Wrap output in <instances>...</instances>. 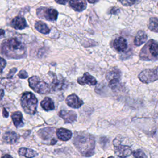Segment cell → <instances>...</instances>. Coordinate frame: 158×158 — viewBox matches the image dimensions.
<instances>
[{
	"label": "cell",
	"mask_w": 158,
	"mask_h": 158,
	"mask_svg": "<svg viewBox=\"0 0 158 158\" xmlns=\"http://www.w3.org/2000/svg\"><path fill=\"white\" fill-rule=\"evenodd\" d=\"M1 52L9 58L20 59L25 56L26 48L24 44L17 39L10 38L2 43Z\"/></svg>",
	"instance_id": "1"
},
{
	"label": "cell",
	"mask_w": 158,
	"mask_h": 158,
	"mask_svg": "<svg viewBox=\"0 0 158 158\" xmlns=\"http://www.w3.org/2000/svg\"><path fill=\"white\" fill-rule=\"evenodd\" d=\"M74 143L75 146L83 156H91L93 154L94 141L93 138L80 136L75 138Z\"/></svg>",
	"instance_id": "2"
},
{
	"label": "cell",
	"mask_w": 158,
	"mask_h": 158,
	"mask_svg": "<svg viewBox=\"0 0 158 158\" xmlns=\"http://www.w3.org/2000/svg\"><path fill=\"white\" fill-rule=\"evenodd\" d=\"M139 58L143 60H158V43L154 40H149L139 52Z\"/></svg>",
	"instance_id": "3"
},
{
	"label": "cell",
	"mask_w": 158,
	"mask_h": 158,
	"mask_svg": "<svg viewBox=\"0 0 158 158\" xmlns=\"http://www.w3.org/2000/svg\"><path fill=\"white\" fill-rule=\"evenodd\" d=\"M21 105L24 111L29 114H34L36 112L38 100L31 92L23 93L21 99Z\"/></svg>",
	"instance_id": "4"
},
{
	"label": "cell",
	"mask_w": 158,
	"mask_h": 158,
	"mask_svg": "<svg viewBox=\"0 0 158 158\" xmlns=\"http://www.w3.org/2000/svg\"><path fill=\"white\" fill-rule=\"evenodd\" d=\"M29 86L35 92L40 94H46L50 91L49 86L45 82L41 81L39 77L33 76L28 79Z\"/></svg>",
	"instance_id": "5"
},
{
	"label": "cell",
	"mask_w": 158,
	"mask_h": 158,
	"mask_svg": "<svg viewBox=\"0 0 158 158\" xmlns=\"http://www.w3.org/2000/svg\"><path fill=\"white\" fill-rule=\"evenodd\" d=\"M139 80L144 83H149L158 80V66L154 69L143 70L138 75Z\"/></svg>",
	"instance_id": "6"
},
{
	"label": "cell",
	"mask_w": 158,
	"mask_h": 158,
	"mask_svg": "<svg viewBox=\"0 0 158 158\" xmlns=\"http://www.w3.org/2000/svg\"><path fill=\"white\" fill-rule=\"evenodd\" d=\"M36 14L40 18L49 21H55L58 16V12L52 8L40 7L36 10Z\"/></svg>",
	"instance_id": "7"
},
{
	"label": "cell",
	"mask_w": 158,
	"mask_h": 158,
	"mask_svg": "<svg viewBox=\"0 0 158 158\" xmlns=\"http://www.w3.org/2000/svg\"><path fill=\"white\" fill-rule=\"evenodd\" d=\"M115 146V152L116 155L120 157H126L129 156L131 153L130 147L125 145H121L120 143H114Z\"/></svg>",
	"instance_id": "8"
},
{
	"label": "cell",
	"mask_w": 158,
	"mask_h": 158,
	"mask_svg": "<svg viewBox=\"0 0 158 158\" xmlns=\"http://www.w3.org/2000/svg\"><path fill=\"white\" fill-rule=\"evenodd\" d=\"M65 102L69 106L72 108H79L83 104V101L75 94H72L68 96L65 99Z\"/></svg>",
	"instance_id": "9"
},
{
	"label": "cell",
	"mask_w": 158,
	"mask_h": 158,
	"mask_svg": "<svg viewBox=\"0 0 158 158\" xmlns=\"http://www.w3.org/2000/svg\"><path fill=\"white\" fill-rule=\"evenodd\" d=\"M59 115L64 119L65 123H72L77 119V114L73 110H62L59 112Z\"/></svg>",
	"instance_id": "10"
},
{
	"label": "cell",
	"mask_w": 158,
	"mask_h": 158,
	"mask_svg": "<svg viewBox=\"0 0 158 158\" xmlns=\"http://www.w3.org/2000/svg\"><path fill=\"white\" fill-rule=\"evenodd\" d=\"M114 48L118 52H123L127 48V41L123 37H118L113 42Z\"/></svg>",
	"instance_id": "11"
},
{
	"label": "cell",
	"mask_w": 158,
	"mask_h": 158,
	"mask_svg": "<svg viewBox=\"0 0 158 158\" xmlns=\"http://www.w3.org/2000/svg\"><path fill=\"white\" fill-rule=\"evenodd\" d=\"M77 82L81 85H84L86 84L89 85H94L96 84L97 81L94 77L91 75L89 73L86 72L83 74V77L78 78Z\"/></svg>",
	"instance_id": "12"
},
{
	"label": "cell",
	"mask_w": 158,
	"mask_h": 158,
	"mask_svg": "<svg viewBox=\"0 0 158 158\" xmlns=\"http://www.w3.org/2000/svg\"><path fill=\"white\" fill-rule=\"evenodd\" d=\"M10 25L15 29L22 30L27 27V23L23 17L17 16L14 17L12 20L10 22Z\"/></svg>",
	"instance_id": "13"
},
{
	"label": "cell",
	"mask_w": 158,
	"mask_h": 158,
	"mask_svg": "<svg viewBox=\"0 0 158 158\" xmlns=\"http://www.w3.org/2000/svg\"><path fill=\"white\" fill-rule=\"evenodd\" d=\"M69 4L73 10L78 12L83 11L86 7V0H69Z\"/></svg>",
	"instance_id": "14"
},
{
	"label": "cell",
	"mask_w": 158,
	"mask_h": 158,
	"mask_svg": "<svg viewBox=\"0 0 158 158\" xmlns=\"http://www.w3.org/2000/svg\"><path fill=\"white\" fill-rule=\"evenodd\" d=\"M19 136L14 131H7L3 135L4 141L9 144H14L19 139Z\"/></svg>",
	"instance_id": "15"
},
{
	"label": "cell",
	"mask_w": 158,
	"mask_h": 158,
	"mask_svg": "<svg viewBox=\"0 0 158 158\" xmlns=\"http://www.w3.org/2000/svg\"><path fill=\"white\" fill-rule=\"evenodd\" d=\"M57 138L62 141H68L72 137L71 131L65 129V128H59L57 130Z\"/></svg>",
	"instance_id": "16"
},
{
	"label": "cell",
	"mask_w": 158,
	"mask_h": 158,
	"mask_svg": "<svg viewBox=\"0 0 158 158\" xmlns=\"http://www.w3.org/2000/svg\"><path fill=\"white\" fill-rule=\"evenodd\" d=\"M12 120L13 121L14 125L17 127L19 128L21 127L23 125V116L22 113L20 111H17L14 112L12 114Z\"/></svg>",
	"instance_id": "17"
},
{
	"label": "cell",
	"mask_w": 158,
	"mask_h": 158,
	"mask_svg": "<svg viewBox=\"0 0 158 158\" xmlns=\"http://www.w3.org/2000/svg\"><path fill=\"white\" fill-rule=\"evenodd\" d=\"M147 38L148 36L146 33L144 31L139 30L135 37L134 44L136 46H141L147 40Z\"/></svg>",
	"instance_id": "18"
},
{
	"label": "cell",
	"mask_w": 158,
	"mask_h": 158,
	"mask_svg": "<svg viewBox=\"0 0 158 158\" xmlns=\"http://www.w3.org/2000/svg\"><path fill=\"white\" fill-rule=\"evenodd\" d=\"M51 86L54 89H62L67 86L66 82L64 80H59L54 76V78L52 80Z\"/></svg>",
	"instance_id": "19"
},
{
	"label": "cell",
	"mask_w": 158,
	"mask_h": 158,
	"mask_svg": "<svg viewBox=\"0 0 158 158\" xmlns=\"http://www.w3.org/2000/svg\"><path fill=\"white\" fill-rule=\"evenodd\" d=\"M41 107L45 110H51L54 109V104L52 99L48 97L45 98L41 102Z\"/></svg>",
	"instance_id": "20"
},
{
	"label": "cell",
	"mask_w": 158,
	"mask_h": 158,
	"mask_svg": "<svg viewBox=\"0 0 158 158\" xmlns=\"http://www.w3.org/2000/svg\"><path fill=\"white\" fill-rule=\"evenodd\" d=\"M35 28L40 33L43 34H48L49 33L50 30L46 23L41 21H38L35 25Z\"/></svg>",
	"instance_id": "21"
},
{
	"label": "cell",
	"mask_w": 158,
	"mask_h": 158,
	"mask_svg": "<svg viewBox=\"0 0 158 158\" xmlns=\"http://www.w3.org/2000/svg\"><path fill=\"white\" fill-rule=\"evenodd\" d=\"M19 153L20 156L27 157H33L37 155V152L33 149L22 148L19 149Z\"/></svg>",
	"instance_id": "22"
},
{
	"label": "cell",
	"mask_w": 158,
	"mask_h": 158,
	"mask_svg": "<svg viewBox=\"0 0 158 158\" xmlns=\"http://www.w3.org/2000/svg\"><path fill=\"white\" fill-rule=\"evenodd\" d=\"M120 74L121 73L118 69H113L106 74V78L108 81L114 79H120Z\"/></svg>",
	"instance_id": "23"
},
{
	"label": "cell",
	"mask_w": 158,
	"mask_h": 158,
	"mask_svg": "<svg viewBox=\"0 0 158 158\" xmlns=\"http://www.w3.org/2000/svg\"><path fill=\"white\" fill-rule=\"evenodd\" d=\"M148 28L154 32H158V19L156 17H152L149 19Z\"/></svg>",
	"instance_id": "24"
},
{
	"label": "cell",
	"mask_w": 158,
	"mask_h": 158,
	"mask_svg": "<svg viewBox=\"0 0 158 158\" xmlns=\"http://www.w3.org/2000/svg\"><path fill=\"white\" fill-rule=\"evenodd\" d=\"M132 154L135 157H147V156L141 149H136L132 152Z\"/></svg>",
	"instance_id": "25"
},
{
	"label": "cell",
	"mask_w": 158,
	"mask_h": 158,
	"mask_svg": "<svg viewBox=\"0 0 158 158\" xmlns=\"http://www.w3.org/2000/svg\"><path fill=\"white\" fill-rule=\"evenodd\" d=\"M120 2L125 6H130L136 2L138 0H118Z\"/></svg>",
	"instance_id": "26"
},
{
	"label": "cell",
	"mask_w": 158,
	"mask_h": 158,
	"mask_svg": "<svg viewBox=\"0 0 158 158\" xmlns=\"http://www.w3.org/2000/svg\"><path fill=\"white\" fill-rule=\"evenodd\" d=\"M6 65V60L1 57H0V73L2 72L3 69Z\"/></svg>",
	"instance_id": "27"
},
{
	"label": "cell",
	"mask_w": 158,
	"mask_h": 158,
	"mask_svg": "<svg viewBox=\"0 0 158 158\" xmlns=\"http://www.w3.org/2000/svg\"><path fill=\"white\" fill-rule=\"evenodd\" d=\"M18 76H19V78L24 79V78H27V77H28V74H27V73L26 72V71H25V70H20V71L19 72V73H18Z\"/></svg>",
	"instance_id": "28"
},
{
	"label": "cell",
	"mask_w": 158,
	"mask_h": 158,
	"mask_svg": "<svg viewBox=\"0 0 158 158\" xmlns=\"http://www.w3.org/2000/svg\"><path fill=\"white\" fill-rule=\"evenodd\" d=\"M16 71H17V69H16V68H13V69H10V72H9L8 75H7V77H8V78H11V77H12L13 75H14V73L16 72Z\"/></svg>",
	"instance_id": "29"
},
{
	"label": "cell",
	"mask_w": 158,
	"mask_h": 158,
	"mask_svg": "<svg viewBox=\"0 0 158 158\" xmlns=\"http://www.w3.org/2000/svg\"><path fill=\"white\" fill-rule=\"evenodd\" d=\"M69 0H55V1L56 2H57L58 4H65L67 2H68Z\"/></svg>",
	"instance_id": "30"
},
{
	"label": "cell",
	"mask_w": 158,
	"mask_h": 158,
	"mask_svg": "<svg viewBox=\"0 0 158 158\" xmlns=\"http://www.w3.org/2000/svg\"><path fill=\"white\" fill-rule=\"evenodd\" d=\"M2 114H3L4 117H8V116H9L8 112L5 109V108H4L3 110H2Z\"/></svg>",
	"instance_id": "31"
},
{
	"label": "cell",
	"mask_w": 158,
	"mask_h": 158,
	"mask_svg": "<svg viewBox=\"0 0 158 158\" xmlns=\"http://www.w3.org/2000/svg\"><path fill=\"white\" fill-rule=\"evenodd\" d=\"M4 95V90L3 89H0V101L2 99Z\"/></svg>",
	"instance_id": "32"
},
{
	"label": "cell",
	"mask_w": 158,
	"mask_h": 158,
	"mask_svg": "<svg viewBox=\"0 0 158 158\" xmlns=\"http://www.w3.org/2000/svg\"><path fill=\"white\" fill-rule=\"evenodd\" d=\"M87 1L89 3H93H93H96V2H98L99 0H87Z\"/></svg>",
	"instance_id": "33"
},
{
	"label": "cell",
	"mask_w": 158,
	"mask_h": 158,
	"mask_svg": "<svg viewBox=\"0 0 158 158\" xmlns=\"http://www.w3.org/2000/svg\"><path fill=\"white\" fill-rule=\"evenodd\" d=\"M117 9L115 8V7H114V8H112V10H110V14H116V10Z\"/></svg>",
	"instance_id": "34"
},
{
	"label": "cell",
	"mask_w": 158,
	"mask_h": 158,
	"mask_svg": "<svg viewBox=\"0 0 158 158\" xmlns=\"http://www.w3.org/2000/svg\"><path fill=\"white\" fill-rule=\"evenodd\" d=\"M5 34V31L4 30L2 29H0V36H3Z\"/></svg>",
	"instance_id": "35"
},
{
	"label": "cell",
	"mask_w": 158,
	"mask_h": 158,
	"mask_svg": "<svg viewBox=\"0 0 158 158\" xmlns=\"http://www.w3.org/2000/svg\"><path fill=\"white\" fill-rule=\"evenodd\" d=\"M2 157H11L12 156H10V155H9V154H6V155L3 156Z\"/></svg>",
	"instance_id": "36"
},
{
	"label": "cell",
	"mask_w": 158,
	"mask_h": 158,
	"mask_svg": "<svg viewBox=\"0 0 158 158\" xmlns=\"http://www.w3.org/2000/svg\"><path fill=\"white\" fill-rule=\"evenodd\" d=\"M157 5H158V4H157Z\"/></svg>",
	"instance_id": "37"
}]
</instances>
